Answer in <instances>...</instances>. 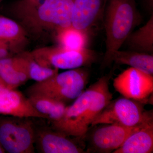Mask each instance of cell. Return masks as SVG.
<instances>
[{
	"mask_svg": "<svg viewBox=\"0 0 153 153\" xmlns=\"http://www.w3.org/2000/svg\"><path fill=\"white\" fill-rule=\"evenodd\" d=\"M114 71L100 78L66 106L63 118L52 127L70 136H85L94 120L111 101L109 84Z\"/></svg>",
	"mask_w": 153,
	"mask_h": 153,
	"instance_id": "6da1fadb",
	"label": "cell"
},
{
	"mask_svg": "<svg viewBox=\"0 0 153 153\" xmlns=\"http://www.w3.org/2000/svg\"><path fill=\"white\" fill-rule=\"evenodd\" d=\"M105 51L102 68L110 66L113 54L120 48L141 22L135 0H108L105 11Z\"/></svg>",
	"mask_w": 153,
	"mask_h": 153,
	"instance_id": "7a4b0ae2",
	"label": "cell"
},
{
	"mask_svg": "<svg viewBox=\"0 0 153 153\" xmlns=\"http://www.w3.org/2000/svg\"><path fill=\"white\" fill-rule=\"evenodd\" d=\"M90 77L87 67L57 73L51 78L36 83L26 90L27 95L45 96L66 103L74 100L84 91Z\"/></svg>",
	"mask_w": 153,
	"mask_h": 153,
	"instance_id": "3957f363",
	"label": "cell"
},
{
	"mask_svg": "<svg viewBox=\"0 0 153 153\" xmlns=\"http://www.w3.org/2000/svg\"><path fill=\"white\" fill-rule=\"evenodd\" d=\"M30 118L0 117V143L9 153H33L35 123Z\"/></svg>",
	"mask_w": 153,
	"mask_h": 153,
	"instance_id": "277c9868",
	"label": "cell"
},
{
	"mask_svg": "<svg viewBox=\"0 0 153 153\" xmlns=\"http://www.w3.org/2000/svg\"><path fill=\"white\" fill-rule=\"evenodd\" d=\"M144 103L122 96L109 104L94 120L91 127L104 124H117L134 127L153 117L152 111L144 108Z\"/></svg>",
	"mask_w": 153,
	"mask_h": 153,
	"instance_id": "5b68a950",
	"label": "cell"
},
{
	"mask_svg": "<svg viewBox=\"0 0 153 153\" xmlns=\"http://www.w3.org/2000/svg\"><path fill=\"white\" fill-rule=\"evenodd\" d=\"M143 123L134 127H128L117 124L98 125L89 134L85 152L113 153L120 147L126 139Z\"/></svg>",
	"mask_w": 153,
	"mask_h": 153,
	"instance_id": "8992f818",
	"label": "cell"
},
{
	"mask_svg": "<svg viewBox=\"0 0 153 153\" xmlns=\"http://www.w3.org/2000/svg\"><path fill=\"white\" fill-rule=\"evenodd\" d=\"M114 87L122 96L146 103L153 92V76L132 67L114 79Z\"/></svg>",
	"mask_w": 153,
	"mask_h": 153,
	"instance_id": "52a82bcc",
	"label": "cell"
},
{
	"mask_svg": "<svg viewBox=\"0 0 153 153\" xmlns=\"http://www.w3.org/2000/svg\"><path fill=\"white\" fill-rule=\"evenodd\" d=\"M71 136L51 127L35 123V148L41 153H85ZM80 139V138H79Z\"/></svg>",
	"mask_w": 153,
	"mask_h": 153,
	"instance_id": "ba28073f",
	"label": "cell"
},
{
	"mask_svg": "<svg viewBox=\"0 0 153 153\" xmlns=\"http://www.w3.org/2000/svg\"><path fill=\"white\" fill-rule=\"evenodd\" d=\"M0 114L16 117L46 119L21 91L0 85Z\"/></svg>",
	"mask_w": 153,
	"mask_h": 153,
	"instance_id": "9c48e42d",
	"label": "cell"
},
{
	"mask_svg": "<svg viewBox=\"0 0 153 153\" xmlns=\"http://www.w3.org/2000/svg\"><path fill=\"white\" fill-rule=\"evenodd\" d=\"M108 0H74L71 26L89 32L104 17Z\"/></svg>",
	"mask_w": 153,
	"mask_h": 153,
	"instance_id": "30bf717a",
	"label": "cell"
},
{
	"mask_svg": "<svg viewBox=\"0 0 153 153\" xmlns=\"http://www.w3.org/2000/svg\"><path fill=\"white\" fill-rule=\"evenodd\" d=\"M98 55L92 49H57L47 57V63L57 69H72L91 66L97 61Z\"/></svg>",
	"mask_w": 153,
	"mask_h": 153,
	"instance_id": "8fae6325",
	"label": "cell"
},
{
	"mask_svg": "<svg viewBox=\"0 0 153 153\" xmlns=\"http://www.w3.org/2000/svg\"><path fill=\"white\" fill-rule=\"evenodd\" d=\"M74 0H45L38 10L40 19L59 31L71 26Z\"/></svg>",
	"mask_w": 153,
	"mask_h": 153,
	"instance_id": "7c38bea8",
	"label": "cell"
},
{
	"mask_svg": "<svg viewBox=\"0 0 153 153\" xmlns=\"http://www.w3.org/2000/svg\"><path fill=\"white\" fill-rule=\"evenodd\" d=\"M153 152V117L132 133L113 153H151Z\"/></svg>",
	"mask_w": 153,
	"mask_h": 153,
	"instance_id": "4fadbf2b",
	"label": "cell"
},
{
	"mask_svg": "<svg viewBox=\"0 0 153 153\" xmlns=\"http://www.w3.org/2000/svg\"><path fill=\"white\" fill-rule=\"evenodd\" d=\"M0 78L10 88L16 89L22 85L29 79L27 60L7 58L0 60Z\"/></svg>",
	"mask_w": 153,
	"mask_h": 153,
	"instance_id": "5bb4252c",
	"label": "cell"
},
{
	"mask_svg": "<svg viewBox=\"0 0 153 153\" xmlns=\"http://www.w3.org/2000/svg\"><path fill=\"white\" fill-rule=\"evenodd\" d=\"M27 97L34 108L46 117L52 126L59 122L64 116L66 103L39 94H31Z\"/></svg>",
	"mask_w": 153,
	"mask_h": 153,
	"instance_id": "9a60e30c",
	"label": "cell"
},
{
	"mask_svg": "<svg viewBox=\"0 0 153 153\" xmlns=\"http://www.w3.org/2000/svg\"><path fill=\"white\" fill-rule=\"evenodd\" d=\"M112 63L117 65H128L148 73L153 74V54L129 50L116 51L110 60L109 65Z\"/></svg>",
	"mask_w": 153,
	"mask_h": 153,
	"instance_id": "2e32d148",
	"label": "cell"
},
{
	"mask_svg": "<svg viewBox=\"0 0 153 153\" xmlns=\"http://www.w3.org/2000/svg\"><path fill=\"white\" fill-rule=\"evenodd\" d=\"M125 43L129 50L153 54V14L145 25L130 34Z\"/></svg>",
	"mask_w": 153,
	"mask_h": 153,
	"instance_id": "e0dca14e",
	"label": "cell"
},
{
	"mask_svg": "<svg viewBox=\"0 0 153 153\" xmlns=\"http://www.w3.org/2000/svg\"><path fill=\"white\" fill-rule=\"evenodd\" d=\"M59 32V41L62 48L70 50H80L87 48L89 32L75 29L71 26Z\"/></svg>",
	"mask_w": 153,
	"mask_h": 153,
	"instance_id": "ac0fdd59",
	"label": "cell"
},
{
	"mask_svg": "<svg viewBox=\"0 0 153 153\" xmlns=\"http://www.w3.org/2000/svg\"><path fill=\"white\" fill-rule=\"evenodd\" d=\"M27 71L29 79L40 82L51 78L58 73L57 68L41 65L34 60H27Z\"/></svg>",
	"mask_w": 153,
	"mask_h": 153,
	"instance_id": "d6986e66",
	"label": "cell"
},
{
	"mask_svg": "<svg viewBox=\"0 0 153 153\" xmlns=\"http://www.w3.org/2000/svg\"><path fill=\"white\" fill-rule=\"evenodd\" d=\"M19 25L14 21L0 17V38H14L19 34Z\"/></svg>",
	"mask_w": 153,
	"mask_h": 153,
	"instance_id": "ffe728a7",
	"label": "cell"
},
{
	"mask_svg": "<svg viewBox=\"0 0 153 153\" xmlns=\"http://www.w3.org/2000/svg\"><path fill=\"white\" fill-rule=\"evenodd\" d=\"M7 50L4 45L0 44V60L7 58Z\"/></svg>",
	"mask_w": 153,
	"mask_h": 153,
	"instance_id": "44dd1931",
	"label": "cell"
},
{
	"mask_svg": "<svg viewBox=\"0 0 153 153\" xmlns=\"http://www.w3.org/2000/svg\"><path fill=\"white\" fill-rule=\"evenodd\" d=\"M5 152V151L4 150V149L2 146L1 145V143H0V153H4Z\"/></svg>",
	"mask_w": 153,
	"mask_h": 153,
	"instance_id": "7402d4cb",
	"label": "cell"
},
{
	"mask_svg": "<svg viewBox=\"0 0 153 153\" xmlns=\"http://www.w3.org/2000/svg\"><path fill=\"white\" fill-rule=\"evenodd\" d=\"M0 85H5V84H4V82H3L2 80H1V79L0 78Z\"/></svg>",
	"mask_w": 153,
	"mask_h": 153,
	"instance_id": "603a6c76",
	"label": "cell"
}]
</instances>
